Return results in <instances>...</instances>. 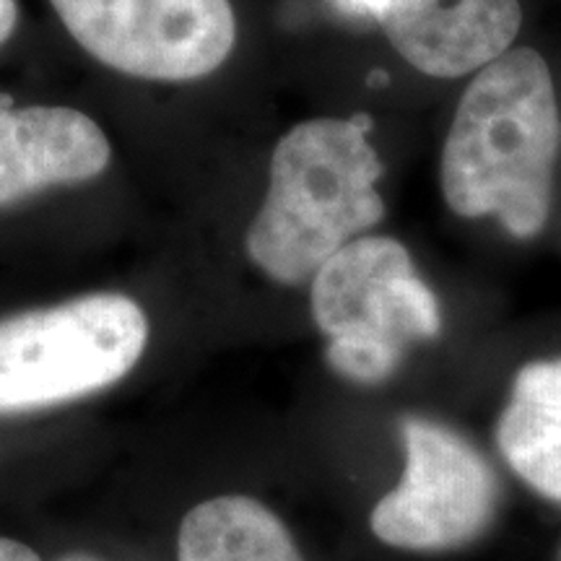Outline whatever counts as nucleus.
Listing matches in <instances>:
<instances>
[{
	"instance_id": "obj_12",
	"label": "nucleus",
	"mask_w": 561,
	"mask_h": 561,
	"mask_svg": "<svg viewBox=\"0 0 561 561\" xmlns=\"http://www.w3.org/2000/svg\"><path fill=\"white\" fill-rule=\"evenodd\" d=\"M16 0H0V45L11 37L13 30H16Z\"/></svg>"
},
{
	"instance_id": "obj_14",
	"label": "nucleus",
	"mask_w": 561,
	"mask_h": 561,
	"mask_svg": "<svg viewBox=\"0 0 561 561\" xmlns=\"http://www.w3.org/2000/svg\"><path fill=\"white\" fill-rule=\"evenodd\" d=\"M62 561H96V559H91V557H83V553H76V557H66Z\"/></svg>"
},
{
	"instance_id": "obj_8",
	"label": "nucleus",
	"mask_w": 561,
	"mask_h": 561,
	"mask_svg": "<svg viewBox=\"0 0 561 561\" xmlns=\"http://www.w3.org/2000/svg\"><path fill=\"white\" fill-rule=\"evenodd\" d=\"M110 157L107 136L79 110L0 107V208L100 178Z\"/></svg>"
},
{
	"instance_id": "obj_4",
	"label": "nucleus",
	"mask_w": 561,
	"mask_h": 561,
	"mask_svg": "<svg viewBox=\"0 0 561 561\" xmlns=\"http://www.w3.org/2000/svg\"><path fill=\"white\" fill-rule=\"evenodd\" d=\"M149 320L123 294H87L0 320V413L47 409L123 380Z\"/></svg>"
},
{
	"instance_id": "obj_9",
	"label": "nucleus",
	"mask_w": 561,
	"mask_h": 561,
	"mask_svg": "<svg viewBox=\"0 0 561 561\" xmlns=\"http://www.w3.org/2000/svg\"><path fill=\"white\" fill-rule=\"evenodd\" d=\"M502 458L538 494L561 502V359L517 371L496 424Z\"/></svg>"
},
{
	"instance_id": "obj_7",
	"label": "nucleus",
	"mask_w": 561,
	"mask_h": 561,
	"mask_svg": "<svg viewBox=\"0 0 561 561\" xmlns=\"http://www.w3.org/2000/svg\"><path fill=\"white\" fill-rule=\"evenodd\" d=\"M398 55L434 79L479 73L512 50L520 0H356Z\"/></svg>"
},
{
	"instance_id": "obj_1",
	"label": "nucleus",
	"mask_w": 561,
	"mask_h": 561,
	"mask_svg": "<svg viewBox=\"0 0 561 561\" xmlns=\"http://www.w3.org/2000/svg\"><path fill=\"white\" fill-rule=\"evenodd\" d=\"M561 112L543 55L517 47L473 76L442 149V195L462 219L494 216L530 240L551 214Z\"/></svg>"
},
{
	"instance_id": "obj_5",
	"label": "nucleus",
	"mask_w": 561,
	"mask_h": 561,
	"mask_svg": "<svg viewBox=\"0 0 561 561\" xmlns=\"http://www.w3.org/2000/svg\"><path fill=\"white\" fill-rule=\"evenodd\" d=\"M91 58L133 79L195 81L237 42L229 0H50Z\"/></svg>"
},
{
	"instance_id": "obj_15",
	"label": "nucleus",
	"mask_w": 561,
	"mask_h": 561,
	"mask_svg": "<svg viewBox=\"0 0 561 561\" xmlns=\"http://www.w3.org/2000/svg\"><path fill=\"white\" fill-rule=\"evenodd\" d=\"M559 561H561V559H559Z\"/></svg>"
},
{
	"instance_id": "obj_11",
	"label": "nucleus",
	"mask_w": 561,
	"mask_h": 561,
	"mask_svg": "<svg viewBox=\"0 0 561 561\" xmlns=\"http://www.w3.org/2000/svg\"><path fill=\"white\" fill-rule=\"evenodd\" d=\"M0 561H42L30 546L13 541V538H0Z\"/></svg>"
},
{
	"instance_id": "obj_6",
	"label": "nucleus",
	"mask_w": 561,
	"mask_h": 561,
	"mask_svg": "<svg viewBox=\"0 0 561 561\" xmlns=\"http://www.w3.org/2000/svg\"><path fill=\"white\" fill-rule=\"evenodd\" d=\"M405 473L371 510L382 543L405 551H450L494 520L500 483L486 458L437 421L405 419Z\"/></svg>"
},
{
	"instance_id": "obj_3",
	"label": "nucleus",
	"mask_w": 561,
	"mask_h": 561,
	"mask_svg": "<svg viewBox=\"0 0 561 561\" xmlns=\"http://www.w3.org/2000/svg\"><path fill=\"white\" fill-rule=\"evenodd\" d=\"M312 318L328 364L354 382L388 380L413 341L437 339L439 301L392 237H359L312 278Z\"/></svg>"
},
{
	"instance_id": "obj_10",
	"label": "nucleus",
	"mask_w": 561,
	"mask_h": 561,
	"mask_svg": "<svg viewBox=\"0 0 561 561\" xmlns=\"http://www.w3.org/2000/svg\"><path fill=\"white\" fill-rule=\"evenodd\" d=\"M180 561H305L291 533L250 496H216L185 515Z\"/></svg>"
},
{
	"instance_id": "obj_2",
	"label": "nucleus",
	"mask_w": 561,
	"mask_h": 561,
	"mask_svg": "<svg viewBox=\"0 0 561 561\" xmlns=\"http://www.w3.org/2000/svg\"><path fill=\"white\" fill-rule=\"evenodd\" d=\"M367 115L294 125L271 159V185L244 244L278 284H312L335 252L380 224L382 161Z\"/></svg>"
},
{
	"instance_id": "obj_13",
	"label": "nucleus",
	"mask_w": 561,
	"mask_h": 561,
	"mask_svg": "<svg viewBox=\"0 0 561 561\" xmlns=\"http://www.w3.org/2000/svg\"><path fill=\"white\" fill-rule=\"evenodd\" d=\"M388 79H385L382 70H375V73L369 76V87H380V83H385Z\"/></svg>"
}]
</instances>
